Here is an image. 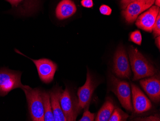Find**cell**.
Wrapping results in <instances>:
<instances>
[{
    "mask_svg": "<svg viewBox=\"0 0 160 121\" xmlns=\"http://www.w3.org/2000/svg\"><path fill=\"white\" fill-rule=\"evenodd\" d=\"M41 96L44 110V121H54L49 92L45 90H42Z\"/></svg>",
    "mask_w": 160,
    "mask_h": 121,
    "instance_id": "obj_16",
    "label": "cell"
},
{
    "mask_svg": "<svg viewBox=\"0 0 160 121\" xmlns=\"http://www.w3.org/2000/svg\"><path fill=\"white\" fill-rule=\"evenodd\" d=\"M85 111L83 113L82 118L79 121H93L95 118V113H92L89 111V107L85 108Z\"/></svg>",
    "mask_w": 160,
    "mask_h": 121,
    "instance_id": "obj_19",
    "label": "cell"
},
{
    "mask_svg": "<svg viewBox=\"0 0 160 121\" xmlns=\"http://www.w3.org/2000/svg\"><path fill=\"white\" fill-rule=\"evenodd\" d=\"M81 4L84 8H90L93 6V3L92 0H82Z\"/></svg>",
    "mask_w": 160,
    "mask_h": 121,
    "instance_id": "obj_22",
    "label": "cell"
},
{
    "mask_svg": "<svg viewBox=\"0 0 160 121\" xmlns=\"http://www.w3.org/2000/svg\"><path fill=\"white\" fill-rule=\"evenodd\" d=\"M128 114L122 111L119 108L114 109L109 121H126L128 118Z\"/></svg>",
    "mask_w": 160,
    "mask_h": 121,
    "instance_id": "obj_17",
    "label": "cell"
},
{
    "mask_svg": "<svg viewBox=\"0 0 160 121\" xmlns=\"http://www.w3.org/2000/svg\"><path fill=\"white\" fill-rule=\"evenodd\" d=\"M115 105L110 98H107V101L99 111L96 118V121H108L113 111Z\"/></svg>",
    "mask_w": 160,
    "mask_h": 121,
    "instance_id": "obj_15",
    "label": "cell"
},
{
    "mask_svg": "<svg viewBox=\"0 0 160 121\" xmlns=\"http://www.w3.org/2000/svg\"><path fill=\"white\" fill-rule=\"evenodd\" d=\"M18 53L33 61L37 68L38 76L41 82L48 84L53 81L55 74L58 69L56 63L48 58H43L35 60L29 58L20 52Z\"/></svg>",
    "mask_w": 160,
    "mask_h": 121,
    "instance_id": "obj_7",
    "label": "cell"
},
{
    "mask_svg": "<svg viewBox=\"0 0 160 121\" xmlns=\"http://www.w3.org/2000/svg\"><path fill=\"white\" fill-rule=\"evenodd\" d=\"M160 8L154 5L152 6L148 10L142 14L136 20V25L141 29L147 32H152V28L155 23Z\"/></svg>",
    "mask_w": 160,
    "mask_h": 121,
    "instance_id": "obj_9",
    "label": "cell"
},
{
    "mask_svg": "<svg viewBox=\"0 0 160 121\" xmlns=\"http://www.w3.org/2000/svg\"><path fill=\"white\" fill-rule=\"evenodd\" d=\"M154 2H155V5H156V6H158V7L160 8V0H155Z\"/></svg>",
    "mask_w": 160,
    "mask_h": 121,
    "instance_id": "obj_27",
    "label": "cell"
},
{
    "mask_svg": "<svg viewBox=\"0 0 160 121\" xmlns=\"http://www.w3.org/2000/svg\"><path fill=\"white\" fill-rule=\"evenodd\" d=\"M24 0H6V1L8 2L12 7H18L20 3L23 2Z\"/></svg>",
    "mask_w": 160,
    "mask_h": 121,
    "instance_id": "obj_24",
    "label": "cell"
},
{
    "mask_svg": "<svg viewBox=\"0 0 160 121\" xmlns=\"http://www.w3.org/2000/svg\"><path fill=\"white\" fill-rule=\"evenodd\" d=\"M62 92V87H60L58 85L54 86L49 92L54 121H67L62 111L60 104V97Z\"/></svg>",
    "mask_w": 160,
    "mask_h": 121,
    "instance_id": "obj_13",
    "label": "cell"
},
{
    "mask_svg": "<svg viewBox=\"0 0 160 121\" xmlns=\"http://www.w3.org/2000/svg\"><path fill=\"white\" fill-rule=\"evenodd\" d=\"M136 1L137 0H121L120 5H121V8L123 9V10L125 9L128 4Z\"/></svg>",
    "mask_w": 160,
    "mask_h": 121,
    "instance_id": "obj_23",
    "label": "cell"
},
{
    "mask_svg": "<svg viewBox=\"0 0 160 121\" xmlns=\"http://www.w3.org/2000/svg\"><path fill=\"white\" fill-rule=\"evenodd\" d=\"M113 61L114 74L122 79H129L132 76V71L127 54L123 46H119L116 50Z\"/></svg>",
    "mask_w": 160,
    "mask_h": 121,
    "instance_id": "obj_6",
    "label": "cell"
},
{
    "mask_svg": "<svg viewBox=\"0 0 160 121\" xmlns=\"http://www.w3.org/2000/svg\"><path fill=\"white\" fill-rule=\"evenodd\" d=\"M97 84L89 70H87L86 81L83 86L79 87L77 92L79 106L81 110L89 107L93 92Z\"/></svg>",
    "mask_w": 160,
    "mask_h": 121,
    "instance_id": "obj_8",
    "label": "cell"
},
{
    "mask_svg": "<svg viewBox=\"0 0 160 121\" xmlns=\"http://www.w3.org/2000/svg\"><path fill=\"white\" fill-rule=\"evenodd\" d=\"M152 4L137 0L128 4L122 11V15L128 24H132L139 15L152 6Z\"/></svg>",
    "mask_w": 160,
    "mask_h": 121,
    "instance_id": "obj_11",
    "label": "cell"
},
{
    "mask_svg": "<svg viewBox=\"0 0 160 121\" xmlns=\"http://www.w3.org/2000/svg\"><path fill=\"white\" fill-rule=\"evenodd\" d=\"M77 8L72 0H62L56 9V16L59 20H63L72 17L76 13Z\"/></svg>",
    "mask_w": 160,
    "mask_h": 121,
    "instance_id": "obj_14",
    "label": "cell"
},
{
    "mask_svg": "<svg viewBox=\"0 0 160 121\" xmlns=\"http://www.w3.org/2000/svg\"><path fill=\"white\" fill-rule=\"evenodd\" d=\"M129 39L137 45H141L142 42V35L139 30H136L130 33Z\"/></svg>",
    "mask_w": 160,
    "mask_h": 121,
    "instance_id": "obj_18",
    "label": "cell"
},
{
    "mask_svg": "<svg viewBox=\"0 0 160 121\" xmlns=\"http://www.w3.org/2000/svg\"><path fill=\"white\" fill-rule=\"evenodd\" d=\"M138 1H140L144 2L147 3L152 4H152H153V3H154V1H155V0H138Z\"/></svg>",
    "mask_w": 160,
    "mask_h": 121,
    "instance_id": "obj_26",
    "label": "cell"
},
{
    "mask_svg": "<svg viewBox=\"0 0 160 121\" xmlns=\"http://www.w3.org/2000/svg\"><path fill=\"white\" fill-rule=\"evenodd\" d=\"M132 97L135 113L141 114L149 111L152 107L148 97L139 87L132 84Z\"/></svg>",
    "mask_w": 160,
    "mask_h": 121,
    "instance_id": "obj_10",
    "label": "cell"
},
{
    "mask_svg": "<svg viewBox=\"0 0 160 121\" xmlns=\"http://www.w3.org/2000/svg\"><path fill=\"white\" fill-rule=\"evenodd\" d=\"M155 44H156V46L159 49H160V36H158L156 37L155 39Z\"/></svg>",
    "mask_w": 160,
    "mask_h": 121,
    "instance_id": "obj_25",
    "label": "cell"
},
{
    "mask_svg": "<svg viewBox=\"0 0 160 121\" xmlns=\"http://www.w3.org/2000/svg\"><path fill=\"white\" fill-rule=\"evenodd\" d=\"M153 35L155 37L160 36V12L158 14L155 23L152 28Z\"/></svg>",
    "mask_w": 160,
    "mask_h": 121,
    "instance_id": "obj_20",
    "label": "cell"
},
{
    "mask_svg": "<svg viewBox=\"0 0 160 121\" xmlns=\"http://www.w3.org/2000/svg\"><path fill=\"white\" fill-rule=\"evenodd\" d=\"M22 73L7 68L0 69V96H4L16 88H22Z\"/></svg>",
    "mask_w": 160,
    "mask_h": 121,
    "instance_id": "obj_5",
    "label": "cell"
},
{
    "mask_svg": "<svg viewBox=\"0 0 160 121\" xmlns=\"http://www.w3.org/2000/svg\"><path fill=\"white\" fill-rule=\"evenodd\" d=\"M99 11L102 14L106 16H109L112 13V9L108 5L103 4L100 7Z\"/></svg>",
    "mask_w": 160,
    "mask_h": 121,
    "instance_id": "obj_21",
    "label": "cell"
},
{
    "mask_svg": "<svg viewBox=\"0 0 160 121\" xmlns=\"http://www.w3.org/2000/svg\"><path fill=\"white\" fill-rule=\"evenodd\" d=\"M110 89L117 96L123 108L128 111L133 110L132 103V92L130 85L126 81H122L114 75H109Z\"/></svg>",
    "mask_w": 160,
    "mask_h": 121,
    "instance_id": "obj_4",
    "label": "cell"
},
{
    "mask_svg": "<svg viewBox=\"0 0 160 121\" xmlns=\"http://www.w3.org/2000/svg\"><path fill=\"white\" fill-rule=\"evenodd\" d=\"M128 54L132 70L133 72L134 81L152 76L157 73V70L155 67L137 49L132 46L129 47Z\"/></svg>",
    "mask_w": 160,
    "mask_h": 121,
    "instance_id": "obj_1",
    "label": "cell"
},
{
    "mask_svg": "<svg viewBox=\"0 0 160 121\" xmlns=\"http://www.w3.org/2000/svg\"><path fill=\"white\" fill-rule=\"evenodd\" d=\"M140 84L152 101L156 103L160 102V80L159 76L156 75L149 78L143 79L140 81Z\"/></svg>",
    "mask_w": 160,
    "mask_h": 121,
    "instance_id": "obj_12",
    "label": "cell"
},
{
    "mask_svg": "<svg viewBox=\"0 0 160 121\" xmlns=\"http://www.w3.org/2000/svg\"><path fill=\"white\" fill-rule=\"evenodd\" d=\"M25 92L30 118L33 121H44V110L39 88H32L24 85L22 88Z\"/></svg>",
    "mask_w": 160,
    "mask_h": 121,
    "instance_id": "obj_2",
    "label": "cell"
},
{
    "mask_svg": "<svg viewBox=\"0 0 160 121\" xmlns=\"http://www.w3.org/2000/svg\"><path fill=\"white\" fill-rule=\"evenodd\" d=\"M60 101L62 111L67 121H75L82 110L79 107L78 99L74 91L66 86L62 92Z\"/></svg>",
    "mask_w": 160,
    "mask_h": 121,
    "instance_id": "obj_3",
    "label": "cell"
}]
</instances>
